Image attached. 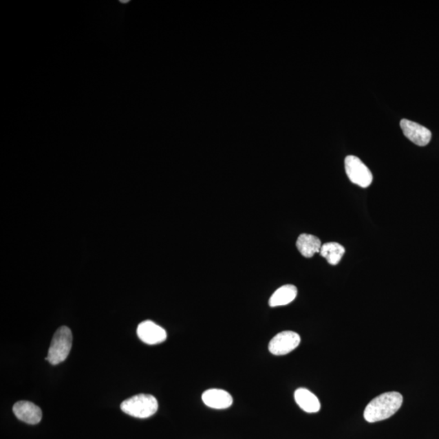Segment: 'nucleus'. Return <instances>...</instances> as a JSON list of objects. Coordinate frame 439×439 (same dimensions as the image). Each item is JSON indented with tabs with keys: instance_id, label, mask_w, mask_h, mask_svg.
<instances>
[{
	"instance_id": "obj_12",
	"label": "nucleus",
	"mask_w": 439,
	"mask_h": 439,
	"mask_svg": "<svg viewBox=\"0 0 439 439\" xmlns=\"http://www.w3.org/2000/svg\"><path fill=\"white\" fill-rule=\"evenodd\" d=\"M299 252L303 257L312 258L316 253L321 252V242L317 237L312 235L303 234L299 235L297 242Z\"/></svg>"
},
{
	"instance_id": "obj_7",
	"label": "nucleus",
	"mask_w": 439,
	"mask_h": 439,
	"mask_svg": "<svg viewBox=\"0 0 439 439\" xmlns=\"http://www.w3.org/2000/svg\"><path fill=\"white\" fill-rule=\"evenodd\" d=\"M137 334L142 342L149 345L163 343L167 339V331L151 321H142L138 325Z\"/></svg>"
},
{
	"instance_id": "obj_9",
	"label": "nucleus",
	"mask_w": 439,
	"mask_h": 439,
	"mask_svg": "<svg viewBox=\"0 0 439 439\" xmlns=\"http://www.w3.org/2000/svg\"><path fill=\"white\" fill-rule=\"evenodd\" d=\"M206 406L215 409H226L233 405V397L230 393L221 389H210L202 396Z\"/></svg>"
},
{
	"instance_id": "obj_10",
	"label": "nucleus",
	"mask_w": 439,
	"mask_h": 439,
	"mask_svg": "<svg viewBox=\"0 0 439 439\" xmlns=\"http://www.w3.org/2000/svg\"><path fill=\"white\" fill-rule=\"evenodd\" d=\"M295 400L300 409L308 414H315L321 409V403L318 398L306 388H299L295 392Z\"/></svg>"
},
{
	"instance_id": "obj_4",
	"label": "nucleus",
	"mask_w": 439,
	"mask_h": 439,
	"mask_svg": "<svg viewBox=\"0 0 439 439\" xmlns=\"http://www.w3.org/2000/svg\"><path fill=\"white\" fill-rule=\"evenodd\" d=\"M345 169L354 184L366 188L373 182V175L369 168L355 156H347L345 159Z\"/></svg>"
},
{
	"instance_id": "obj_13",
	"label": "nucleus",
	"mask_w": 439,
	"mask_h": 439,
	"mask_svg": "<svg viewBox=\"0 0 439 439\" xmlns=\"http://www.w3.org/2000/svg\"><path fill=\"white\" fill-rule=\"evenodd\" d=\"M320 254L330 264L336 266L341 261L345 254V248L337 243L325 244L321 246Z\"/></svg>"
},
{
	"instance_id": "obj_2",
	"label": "nucleus",
	"mask_w": 439,
	"mask_h": 439,
	"mask_svg": "<svg viewBox=\"0 0 439 439\" xmlns=\"http://www.w3.org/2000/svg\"><path fill=\"white\" fill-rule=\"evenodd\" d=\"M120 409L133 418H149L158 411V402L153 396L140 394L123 401Z\"/></svg>"
},
{
	"instance_id": "obj_6",
	"label": "nucleus",
	"mask_w": 439,
	"mask_h": 439,
	"mask_svg": "<svg viewBox=\"0 0 439 439\" xmlns=\"http://www.w3.org/2000/svg\"><path fill=\"white\" fill-rule=\"evenodd\" d=\"M400 127L405 136L416 145L425 147L431 140V131L422 125L403 119L400 122Z\"/></svg>"
},
{
	"instance_id": "obj_5",
	"label": "nucleus",
	"mask_w": 439,
	"mask_h": 439,
	"mask_svg": "<svg viewBox=\"0 0 439 439\" xmlns=\"http://www.w3.org/2000/svg\"><path fill=\"white\" fill-rule=\"evenodd\" d=\"M300 336L293 331H282L273 337L268 344V350L275 356L288 355L299 347Z\"/></svg>"
},
{
	"instance_id": "obj_8",
	"label": "nucleus",
	"mask_w": 439,
	"mask_h": 439,
	"mask_svg": "<svg viewBox=\"0 0 439 439\" xmlns=\"http://www.w3.org/2000/svg\"><path fill=\"white\" fill-rule=\"evenodd\" d=\"M13 413L17 419L27 424L36 425L41 422L42 410L37 405L29 401H19L13 406Z\"/></svg>"
},
{
	"instance_id": "obj_3",
	"label": "nucleus",
	"mask_w": 439,
	"mask_h": 439,
	"mask_svg": "<svg viewBox=\"0 0 439 439\" xmlns=\"http://www.w3.org/2000/svg\"><path fill=\"white\" fill-rule=\"evenodd\" d=\"M73 334L69 327L61 326L53 336L48 355L45 360L50 364L56 365L66 360L72 348Z\"/></svg>"
},
{
	"instance_id": "obj_11",
	"label": "nucleus",
	"mask_w": 439,
	"mask_h": 439,
	"mask_svg": "<svg viewBox=\"0 0 439 439\" xmlns=\"http://www.w3.org/2000/svg\"><path fill=\"white\" fill-rule=\"evenodd\" d=\"M298 290L294 285H285L277 289L270 299V306L272 308L288 306L297 298Z\"/></svg>"
},
{
	"instance_id": "obj_1",
	"label": "nucleus",
	"mask_w": 439,
	"mask_h": 439,
	"mask_svg": "<svg viewBox=\"0 0 439 439\" xmlns=\"http://www.w3.org/2000/svg\"><path fill=\"white\" fill-rule=\"evenodd\" d=\"M404 398L400 393L391 392L374 398L366 406L364 418L367 422L374 423L387 420L400 409Z\"/></svg>"
}]
</instances>
